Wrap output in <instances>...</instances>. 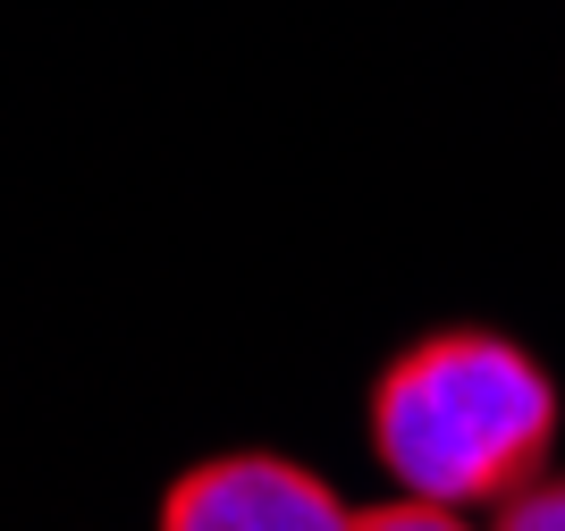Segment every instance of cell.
Segmentation results:
<instances>
[{"label":"cell","mask_w":565,"mask_h":531,"mask_svg":"<svg viewBox=\"0 0 565 531\" xmlns=\"http://www.w3.org/2000/svg\"><path fill=\"white\" fill-rule=\"evenodd\" d=\"M557 439L548 371L490 329H448L405 347L372 389V447L388 481L423 507H507L541 481Z\"/></svg>","instance_id":"6da1fadb"},{"label":"cell","mask_w":565,"mask_h":531,"mask_svg":"<svg viewBox=\"0 0 565 531\" xmlns=\"http://www.w3.org/2000/svg\"><path fill=\"white\" fill-rule=\"evenodd\" d=\"M161 531H354L347 498L287 456H220L169 489Z\"/></svg>","instance_id":"7a4b0ae2"},{"label":"cell","mask_w":565,"mask_h":531,"mask_svg":"<svg viewBox=\"0 0 565 531\" xmlns=\"http://www.w3.org/2000/svg\"><path fill=\"white\" fill-rule=\"evenodd\" d=\"M498 531H565V481H523L498 507Z\"/></svg>","instance_id":"3957f363"},{"label":"cell","mask_w":565,"mask_h":531,"mask_svg":"<svg viewBox=\"0 0 565 531\" xmlns=\"http://www.w3.org/2000/svg\"><path fill=\"white\" fill-rule=\"evenodd\" d=\"M354 531H472L456 507H423V498H397V507L354 514Z\"/></svg>","instance_id":"277c9868"}]
</instances>
